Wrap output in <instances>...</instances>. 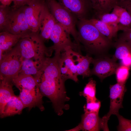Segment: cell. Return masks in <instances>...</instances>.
<instances>
[{
    "label": "cell",
    "mask_w": 131,
    "mask_h": 131,
    "mask_svg": "<svg viewBox=\"0 0 131 131\" xmlns=\"http://www.w3.org/2000/svg\"><path fill=\"white\" fill-rule=\"evenodd\" d=\"M69 49L76 66L78 75L82 76L83 78L90 76V66L92 63L93 58L88 55L83 56L70 47Z\"/></svg>",
    "instance_id": "2e32d148"
},
{
    "label": "cell",
    "mask_w": 131,
    "mask_h": 131,
    "mask_svg": "<svg viewBox=\"0 0 131 131\" xmlns=\"http://www.w3.org/2000/svg\"><path fill=\"white\" fill-rule=\"evenodd\" d=\"M121 60L122 65L130 67L131 66V54Z\"/></svg>",
    "instance_id": "e575fe53"
},
{
    "label": "cell",
    "mask_w": 131,
    "mask_h": 131,
    "mask_svg": "<svg viewBox=\"0 0 131 131\" xmlns=\"http://www.w3.org/2000/svg\"><path fill=\"white\" fill-rule=\"evenodd\" d=\"M119 122L118 131H131V120L126 119L119 114L116 115Z\"/></svg>",
    "instance_id": "f1b7e54d"
},
{
    "label": "cell",
    "mask_w": 131,
    "mask_h": 131,
    "mask_svg": "<svg viewBox=\"0 0 131 131\" xmlns=\"http://www.w3.org/2000/svg\"><path fill=\"white\" fill-rule=\"evenodd\" d=\"M45 60L40 61L33 59H23L18 75H34L35 77L38 74Z\"/></svg>",
    "instance_id": "ffe728a7"
},
{
    "label": "cell",
    "mask_w": 131,
    "mask_h": 131,
    "mask_svg": "<svg viewBox=\"0 0 131 131\" xmlns=\"http://www.w3.org/2000/svg\"><path fill=\"white\" fill-rule=\"evenodd\" d=\"M23 60L15 46L5 54L0 60V79L12 81L13 78L18 75Z\"/></svg>",
    "instance_id": "8992f818"
},
{
    "label": "cell",
    "mask_w": 131,
    "mask_h": 131,
    "mask_svg": "<svg viewBox=\"0 0 131 131\" xmlns=\"http://www.w3.org/2000/svg\"><path fill=\"white\" fill-rule=\"evenodd\" d=\"M116 48L112 58L122 60L131 54V41L119 38L115 43Z\"/></svg>",
    "instance_id": "603a6c76"
},
{
    "label": "cell",
    "mask_w": 131,
    "mask_h": 131,
    "mask_svg": "<svg viewBox=\"0 0 131 131\" xmlns=\"http://www.w3.org/2000/svg\"><path fill=\"white\" fill-rule=\"evenodd\" d=\"M96 81L92 78H90L83 91L80 92V95L85 98L86 102L95 101L98 99L96 96Z\"/></svg>",
    "instance_id": "d4e9b609"
},
{
    "label": "cell",
    "mask_w": 131,
    "mask_h": 131,
    "mask_svg": "<svg viewBox=\"0 0 131 131\" xmlns=\"http://www.w3.org/2000/svg\"><path fill=\"white\" fill-rule=\"evenodd\" d=\"M70 47L66 48L58 57L59 68L61 75L65 81L70 79L77 82L78 81V75L76 66L69 50Z\"/></svg>",
    "instance_id": "9c48e42d"
},
{
    "label": "cell",
    "mask_w": 131,
    "mask_h": 131,
    "mask_svg": "<svg viewBox=\"0 0 131 131\" xmlns=\"http://www.w3.org/2000/svg\"><path fill=\"white\" fill-rule=\"evenodd\" d=\"M96 15L97 18L109 25L118 30V24L119 22V18L115 14L111 13H106Z\"/></svg>",
    "instance_id": "4316f807"
},
{
    "label": "cell",
    "mask_w": 131,
    "mask_h": 131,
    "mask_svg": "<svg viewBox=\"0 0 131 131\" xmlns=\"http://www.w3.org/2000/svg\"><path fill=\"white\" fill-rule=\"evenodd\" d=\"M25 6L16 9L10 7L4 24L0 32H7L16 34H30L33 32L28 25L25 17Z\"/></svg>",
    "instance_id": "5b68a950"
},
{
    "label": "cell",
    "mask_w": 131,
    "mask_h": 131,
    "mask_svg": "<svg viewBox=\"0 0 131 131\" xmlns=\"http://www.w3.org/2000/svg\"><path fill=\"white\" fill-rule=\"evenodd\" d=\"M26 108L19 97L13 96L5 106L3 113L0 115L1 118L21 114Z\"/></svg>",
    "instance_id": "d6986e66"
},
{
    "label": "cell",
    "mask_w": 131,
    "mask_h": 131,
    "mask_svg": "<svg viewBox=\"0 0 131 131\" xmlns=\"http://www.w3.org/2000/svg\"><path fill=\"white\" fill-rule=\"evenodd\" d=\"M130 67L122 65L119 66L115 73L117 82L125 83L129 75Z\"/></svg>",
    "instance_id": "83f0119b"
},
{
    "label": "cell",
    "mask_w": 131,
    "mask_h": 131,
    "mask_svg": "<svg viewBox=\"0 0 131 131\" xmlns=\"http://www.w3.org/2000/svg\"><path fill=\"white\" fill-rule=\"evenodd\" d=\"M56 22L46 2L40 16L38 32L44 41L50 39L51 32Z\"/></svg>",
    "instance_id": "8fae6325"
},
{
    "label": "cell",
    "mask_w": 131,
    "mask_h": 131,
    "mask_svg": "<svg viewBox=\"0 0 131 131\" xmlns=\"http://www.w3.org/2000/svg\"><path fill=\"white\" fill-rule=\"evenodd\" d=\"M46 2L36 0L31 4L25 6V13L28 23L33 32L38 33L39 22L42 10Z\"/></svg>",
    "instance_id": "4fadbf2b"
},
{
    "label": "cell",
    "mask_w": 131,
    "mask_h": 131,
    "mask_svg": "<svg viewBox=\"0 0 131 131\" xmlns=\"http://www.w3.org/2000/svg\"><path fill=\"white\" fill-rule=\"evenodd\" d=\"M87 20L93 24L102 34L110 40L116 36L118 31L117 29L111 26L97 18H93Z\"/></svg>",
    "instance_id": "cb8c5ba5"
},
{
    "label": "cell",
    "mask_w": 131,
    "mask_h": 131,
    "mask_svg": "<svg viewBox=\"0 0 131 131\" xmlns=\"http://www.w3.org/2000/svg\"><path fill=\"white\" fill-rule=\"evenodd\" d=\"M117 0L118 1V2H120V1H122V0Z\"/></svg>",
    "instance_id": "8d00e7d4"
},
{
    "label": "cell",
    "mask_w": 131,
    "mask_h": 131,
    "mask_svg": "<svg viewBox=\"0 0 131 131\" xmlns=\"http://www.w3.org/2000/svg\"><path fill=\"white\" fill-rule=\"evenodd\" d=\"M118 31H126L131 30V15L124 8L119 17Z\"/></svg>",
    "instance_id": "484cf974"
},
{
    "label": "cell",
    "mask_w": 131,
    "mask_h": 131,
    "mask_svg": "<svg viewBox=\"0 0 131 131\" xmlns=\"http://www.w3.org/2000/svg\"><path fill=\"white\" fill-rule=\"evenodd\" d=\"M119 38L131 41V30L123 32L120 36Z\"/></svg>",
    "instance_id": "836d02e7"
},
{
    "label": "cell",
    "mask_w": 131,
    "mask_h": 131,
    "mask_svg": "<svg viewBox=\"0 0 131 131\" xmlns=\"http://www.w3.org/2000/svg\"><path fill=\"white\" fill-rule=\"evenodd\" d=\"M98 112H85L82 117L81 123L75 128L73 131H98L101 130V118Z\"/></svg>",
    "instance_id": "9a60e30c"
},
{
    "label": "cell",
    "mask_w": 131,
    "mask_h": 131,
    "mask_svg": "<svg viewBox=\"0 0 131 131\" xmlns=\"http://www.w3.org/2000/svg\"><path fill=\"white\" fill-rule=\"evenodd\" d=\"M12 82L20 90L23 89L30 90L37 86L36 80L31 75L18 74L12 79Z\"/></svg>",
    "instance_id": "44dd1931"
},
{
    "label": "cell",
    "mask_w": 131,
    "mask_h": 131,
    "mask_svg": "<svg viewBox=\"0 0 131 131\" xmlns=\"http://www.w3.org/2000/svg\"><path fill=\"white\" fill-rule=\"evenodd\" d=\"M11 81L5 79H0V114L4 111L7 103L14 96V93Z\"/></svg>",
    "instance_id": "ac0fdd59"
},
{
    "label": "cell",
    "mask_w": 131,
    "mask_h": 131,
    "mask_svg": "<svg viewBox=\"0 0 131 131\" xmlns=\"http://www.w3.org/2000/svg\"><path fill=\"white\" fill-rule=\"evenodd\" d=\"M101 105L100 101L98 99L95 101L87 102L83 107L84 112L99 113Z\"/></svg>",
    "instance_id": "f546056e"
},
{
    "label": "cell",
    "mask_w": 131,
    "mask_h": 131,
    "mask_svg": "<svg viewBox=\"0 0 131 131\" xmlns=\"http://www.w3.org/2000/svg\"><path fill=\"white\" fill-rule=\"evenodd\" d=\"M92 63L94 66L90 70L91 75H95L101 80L115 73L119 66L116 61L107 57L93 59Z\"/></svg>",
    "instance_id": "30bf717a"
},
{
    "label": "cell",
    "mask_w": 131,
    "mask_h": 131,
    "mask_svg": "<svg viewBox=\"0 0 131 131\" xmlns=\"http://www.w3.org/2000/svg\"><path fill=\"white\" fill-rule=\"evenodd\" d=\"M96 15L109 13L118 5L117 0H90Z\"/></svg>",
    "instance_id": "7402d4cb"
},
{
    "label": "cell",
    "mask_w": 131,
    "mask_h": 131,
    "mask_svg": "<svg viewBox=\"0 0 131 131\" xmlns=\"http://www.w3.org/2000/svg\"><path fill=\"white\" fill-rule=\"evenodd\" d=\"M59 2L79 20L85 19V16L90 7V0H58Z\"/></svg>",
    "instance_id": "5bb4252c"
},
{
    "label": "cell",
    "mask_w": 131,
    "mask_h": 131,
    "mask_svg": "<svg viewBox=\"0 0 131 131\" xmlns=\"http://www.w3.org/2000/svg\"><path fill=\"white\" fill-rule=\"evenodd\" d=\"M46 2L50 12L57 21L69 35L72 36L75 43L80 47L74 15L56 0H46Z\"/></svg>",
    "instance_id": "277c9868"
},
{
    "label": "cell",
    "mask_w": 131,
    "mask_h": 131,
    "mask_svg": "<svg viewBox=\"0 0 131 131\" xmlns=\"http://www.w3.org/2000/svg\"><path fill=\"white\" fill-rule=\"evenodd\" d=\"M10 7L9 6L2 5H1L0 6V31L3 26Z\"/></svg>",
    "instance_id": "4dcf8cb0"
},
{
    "label": "cell",
    "mask_w": 131,
    "mask_h": 131,
    "mask_svg": "<svg viewBox=\"0 0 131 131\" xmlns=\"http://www.w3.org/2000/svg\"><path fill=\"white\" fill-rule=\"evenodd\" d=\"M78 25V39L89 53H99L105 51L111 45V42L101 33L86 18L80 20Z\"/></svg>",
    "instance_id": "7a4b0ae2"
},
{
    "label": "cell",
    "mask_w": 131,
    "mask_h": 131,
    "mask_svg": "<svg viewBox=\"0 0 131 131\" xmlns=\"http://www.w3.org/2000/svg\"><path fill=\"white\" fill-rule=\"evenodd\" d=\"M0 1L1 5L9 6L12 1V0H0Z\"/></svg>",
    "instance_id": "d590c367"
},
{
    "label": "cell",
    "mask_w": 131,
    "mask_h": 131,
    "mask_svg": "<svg viewBox=\"0 0 131 131\" xmlns=\"http://www.w3.org/2000/svg\"><path fill=\"white\" fill-rule=\"evenodd\" d=\"M117 5L125 8L131 15V0H123L118 2Z\"/></svg>",
    "instance_id": "d6a6232c"
},
{
    "label": "cell",
    "mask_w": 131,
    "mask_h": 131,
    "mask_svg": "<svg viewBox=\"0 0 131 131\" xmlns=\"http://www.w3.org/2000/svg\"><path fill=\"white\" fill-rule=\"evenodd\" d=\"M36 0H12L13 5L11 7L14 9L20 8L26 5H28Z\"/></svg>",
    "instance_id": "1f68e13d"
},
{
    "label": "cell",
    "mask_w": 131,
    "mask_h": 131,
    "mask_svg": "<svg viewBox=\"0 0 131 131\" xmlns=\"http://www.w3.org/2000/svg\"><path fill=\"white\" fill-rule=\"evenodd\" d=\"M20 91L19 97L25 107L28 108L29 111L36 107L41 111L44 110L43 104V96L38 86L31 90L23 89Z\"/></svg>",
    "instance_id": "7c38bea8"
},
{
    "label": "cell",
    "mask_w": 131,
    "mask_h": 131,
    "mask_svg": "<svg viewBox=\"0 0 131 131\" xmlns=\"http://www.w3.org/2000/svg\"><path fill=\"white\" fill-rule=\"evenodd\" d=\"M126 91L125 83L117 82L110 87L109 98L110 104L108 113L101 118L102 130L109 131L107 123L111 115H116L119 114L120 109L123 107L122 103L124 94Z\"/></svg>",
    "instance_id": "52a82bcc"
},
{
    "label": "cell",
    "mask_w": 131,
    "mask_h": 131,
    "mask_svg": "<svg viewBox=\"0 0 131 131\" xmlns=\"http://www.w3.org/2000/svg\"><path fill=\"white\" fill-rule=\"evenodd\" d=\"M50 39L53 43V45L51 47L55 51L56 56H59L65 48L68 47L81 53L80 47L72 41L70 35L57 21L51 32Z\"/></svg>",
    "instance_id": "ba28073f"
},
{
    "label": "cell",
    "mask_w": 131,
    "mask_h": 131,
    "mask_svg": "<svg viewBox=\"0 0 131 131\" xmlns=\"http://www.w3.org/2000/svg\"><path fill=\"white\" fill-rule=\"evenodd\" d=\"M34 78L37 86L43 96L50 100L54 110L60 116L63 110L69 108L65 103L70 98L66 94L65 85V81L62 77L59 68L58 57H47L38 74Z\"/></svg>",
    "instance_id": "6da1fadb"
},
{
    "label": "cell",
    "mask_w": 131,
    "mask_h": 131,
    "mask_svg": "<svg viewBox=\"0 0 131 131\" xmlns=\"http://www.w3.org/2000/svg\"><path fill=\"white\" fill-rule=\"evenodd\" d=\"M23 59H33L44 61L50 57L53 50L51 47H46L38 33L33 32L21 39L15 46Z\"/></svg>",
    "instance_id": "3957f363"
},
{
    "label": "cell",
    "mask_w": 131,
    "mask_h": 131,
    "mask_svg": "<svg viewBox=\"0 0 131 131\" xmlns=\"http://www.w3.org/2000/svg\"><path fill=\"white\" fill-rule=\"evenodd\" d=\"M29 34H14L7 32H0V60L5 54L12 49L21 39Z\"/></svg>",
    "instance_id": "e0dca14e"
}]
</instances>
